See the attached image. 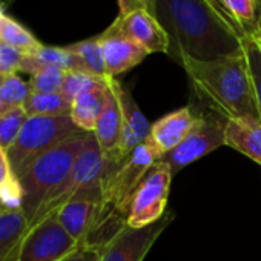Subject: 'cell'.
<instances>
[{"instance_id":"1","label":"cell","mask_w":261,"mask_h":261,"mask_svg":"<svg viewBox=\"0 0 261 261\" xmlns=\"http://www.w3.org/2000/svg\"><path fill=\"white\" fill-rule=\"evenodd\" d=\"M155 17L166 30L169 56L214 60L243 48L249 34L220 0H159Z\"/></svg>"},{"instance_id":"2","label":"cell","mask_w":261,"mask_h":261,"mask_svg":"<svg viewBox=\"0 0 261 261\" xmlns=\"http://www.w3.org/2000/svg\"><path fill=\"white\" fill-rule=\"evenodd\" d=\"M188 74L197 95L212 112L224 118H258L244 49L214 59L197 60L183 56L177 62Z\"/></svg>"},{"instance_id":"3","label":"cell","mask_w":261,"mask_h":261,"mask_svg":"<svg viewBox=\"0 0 261 261\" xmlns=\"http://www.w3.org/2000/svg\"><path fill=\"white\" fill-rule=\"evenodd\" d=\"M92 133H80L60 145L51 148L19 177L23 188V206L22 211L31 223L39 214L46 200L59 189V186L69 175L79 154L86 146Z\"/></svg>"},{"instance_id":"4","label":"cell","mask_w":261,"mask_h":261,"mask_svg":"<svg viewBox=\"0 0 261 261\" xmlns=\"http://www.w3.org/2000/svg\"><path fill=\"white\" fill-rule=\"evenodd\" d=\"M80 133L83 130L74 124L69 115H30L16 142L7 149L13 172L22 177L37 157Z\"/></svg>"},{"instance_id":"5","label":"cell","mask_w":261,"mask_h":261,"mask_svg":"<svg viewBox=\"0 0 261 261\" xmlns=\"http://www.w3.org/2000/svg\"><path fill=\"white\" fill-rule=\"evenodd\" d=\"M105 172H106V155L100 149L94 134H91V139L88 140L83 151L79 154L69 175L40 207L31 226L54 215L66 201L79 195L101 194V181Z\"/></svg>"},{"instance_id":"6","label":"cell","mask_w":261,"mask_h":261,"mask_svg":"<svg viewBox=\"0 0 261 261\" xmlns=\"http://www.w3.org/2000/svg\"><path fill=\"white\" fill-rule=\"evenodd\" d=\"M155 162L152 149L143 143L115 169L106 172L101 181L103 204L114 214L126 218L130 201Z\"/></svg>"},{"instance_id":"7","label":"cell","mask_w":261,"mask_h":261,"mask_svg":"<svg viewBox=\"0 0 261 261\" xmlns=\"http://www.w3.org/2000/svg\"><path fill=\"white\" fill-rule=\"evenodd\" d=\"M226 120L227 118L221 117L217 112L200 114L197 123L186 136V139L159 162L166 163L171 168L172 175H175L186 166L224 146Z\"/></svg>"},{"instance_id":"8","label":"cell","mask_w":261,"mask_h":261,"mask_svg":"<svg viewBox=\"0 0 261 261\" xmlns=\"http://www.w3.org/2000/svg\"><path fill=\"white\" fill-rule=\"evenodd\" d=\"M172 177L171 168L166 163L155 162L130 201L126 217V224L129 227H146L159 221L168 212L166 207Z\"/></svg>"},{"instance_id":"9","label":"cell","mask_w":261,"mask_h":261,"mask_svg":"<svg viewBox=\"0 0 261 261\" xmlns=\"http://www.w3.org/2000/svg\"><path fill=\"white\" fill-rule=\"evenodd\" d=\"M83 249L54 215L36 223L23 237L16 261H62Z\"/></svg>"},{"instance_id":"10","label":"cell","mask_w":261,"mask_h":261,"mask_svg":"<svg viewBox=\"0 0 261 261\" xmlns=\"http://www.w3.org/2000/svg\"><path fill=\"white\" fill-rule=\"evenodd\" d=\"M172 218L174 214L168 211L159 221L142 229L129 227L124 223L112 237L97 247L98 261H143Z\"/></svg>"},{"instance_id":"11","label":"cell","mask_w":261,"mask_h":261,"mask_svg":"<svg viewBox=\"0 0 261 261\" xmlns=\"http://www.w3.org/2000/svg\"><path fill=\"white\" fill-rule=\"evenodd\" d=\"M121 106H123V129L117 148L106 155V172L115 169L123 160H126L140 145H143L149 136L151 123L136 103L134 97L123 86L121 88ZM105 172V174H106Z\"/></svg>"},{"instance_id":"12","label":"cell","mask_w":261,"mask_h":261,"mask_svg":"<svg viewBox=\"0 0 261 261\" xmlns=\"http://www.w3.org/2000/svg\"><path fill=\"white\" fill-rule=\"evenodd\" d=\"M198 117L200 112H195L192 106H185L163 115L151 124L149 136L145 143L152 149L157 162L174 151L186 139Z\"/></svg>"},{"instance_id":"13","label":"cell","mask_w":261,"mask_h":261,"mask_svg":"<svg viewBox=\"0 0 261 261\" xmlns=\"http://www.w3.org/2000/svg\"><path fill=\"white\" fill-rule=\"evenodd\" d=\"M98 40L103 51L108 77L115 79L117 75L127 72L149 56L143 46L126 37L114 22L101 34H98Z\"/></svg>"},{"instance_id":"14","label":"cell","mask_w":261,"mask_h":261,"mask_svg":"<svg viewBox=\"0 0 261 261\" xmlns=\"http://www.w3.org/2000/svg\"><path fill=\"white\" fill-rule=\"evenodd\" d=\"M117 28L136 43L143 46L149 54L163 53L169 54L171 40L166 30L162 27L159 19L149 11L140 8L134 10L124 16H117L114 20Z\"/></svg>"},{"instance_id":"15","label":"cell","mask_w":261,"mask_h":261,"mask_svg":"<svg viewBox=\"0 0 261 261\" xmlns=\"http://www.w3.org/2000/svg\"><path fill=\"white\" fill-rule=\"evenodd\" d=\"M121 88L123 86L117 79L106 77V103L92 133L100 149L106 155L117 148L123 129Z\"/></svg>"},{"instance_id":"16","label":"cell","mask_w":261,"mask_h":261,"mask_svg":"<svg viewBox=\"0 0 261 261\" xmlns=\"http://www.w3.org/2000/svg\"><path fill=\"white\" fill-rule=\"evenodd\" d=\"M224 146L235 149L261 166V123L255 117L227 118Z\"/></svg>"},{"instance_id":"17","label":"cell","mask_w":261,"mask_h":261,"mask_svg":"<svg viewBox=\"0 0 261 261\" xmlns=\"http://www.w3.org/2000/svg\"><path fill=\"white\" fill-rule=\"evenodd\" d=\"M106 79L82 92L71 105V120L83 133H94L95 124L103 112L106 103Z\"/></svg>"},{"instance_id":"18","label":"cell","mask_w":261,"mask_h":261,"mask_svg":"<svg viewBox=\"0 0 261 261\" xmlns=\"http://www.w3.org/2000/svg\"><path fill=\"white\" fill-rule=\"evenodd\" d=\"M30 230L23 211H0V261H16L20 243Z\"/></svg>"},{"instance_id":"19","label":"cell","mask_w":261,"mask_h":261,"mask_svg":"<svg viewBox=\"0 0 261 261\" xmlns=\"http://www.w3.org/2000/svg\"><path fill=\"white\" fill-rule=\"evenodd\" d=\"M43 68H59L63 71H79V63L75 56L65 46H45L42 45L37 53L33 56H25L20 71L28 72L30 75L39 72Z\"/></svg>"},{"instance_id":"20","label":"cell","mask_w":261,"mask_h":261,"mask_svg":"<svg viewBox=\"0 0 261 261\" xmlns=\"http://www.w3.org/2000/svg\"><path fill=\"white\" fill-rule=\"evenodd\" d=\"M66 48L75 56L77 63H79V71L91 74L94 77H100V79L108 77L98 36L72 43Z\"/></svg>"},{"instance_id":"21","label":"cell","mask_w":261,"mask_h":261,"mask_svg":"<svg viewBox=\"0 0 261 261\" xmlns=\"http://www.w3.org/2000/svg\"><path fill=\"white\" fill-rule=\"evenodd\" d=\"M0 40L25 56H33L42 46V43L33 36L31 31L8 16L0 19Z\"/></svg>"},{"instance_id":"22","label":"cell","mask_w":261,"mask_h":261,"mask_svg":"<svg viewBox=\"0 0 261 261\" xmlns=\"http://www.w3.org/2000/svg\"><path fill=\"white\" fill-rule=\"evenodd\" d=\"M71 101L66 100L62 94H37L30 92L23 108L28 115H69L71 114Z\"/></svg>"},{"instance_id":"23","label":"cell","mask_w":261,"mask_h":261,"mask_svg":"<svg viewBox=\"0 0 261 261\" xmlns=\"http://www.w3.org/2000/svg\"><path fill=\"white\" fill-rule=\"evenodd\" d=\"M256 34L249 36L244 40L243 49H244L246 60H247V68H249V75H250V83H252L253 101H255L258 120L261 123V43H259Z\"/></svg>"},{"instance_id":"24","label":"cell","mask_w":261,"mask_h":261,"mask_svg":"<svg viewBox=\"0 0 261 261\" xmlns=\"http://www.w3.org/2000/svg\"><path fill=\"white\" fill-rule=\"evenodd\" d=\"M220 2L249 36L261 31L256 20L258 0H220Z\"/></svg>"},{"instance_id":"25","label":"cell","mask_w":261,"mask_h":261,"mask_svg":"<svg viewBox=\"0 0 261 261\" xmlns=\"http://www.w3.org/2000/svg\"><path fill=\"white\" fill-rule=\"evenodd\" d=\"M28 117L23 106L7 108L0 112V146L5 151L16 142Z\"/></svg>"},{"instance_id":"26","label":"cell","mask_w":261,"mask_h":261,"mask_svg":"<svg viewBox=\"0 0 261 261\" xmlns=\"http://www.w3.org/2000/svg\"><path fill=\"white\" fill-rule=\"evenodd\" d=\"M30 83L23 82L17 72L8 74L2 77V85H0V97L7 108L13 106H23L28 95H30Z\"/></svg>"},{"instance_id":"27","label":"cell","mask_w":261,"mask_h":261,"mask_svg":"<svg viewBox=\"0 0 261 261\" xmlns=\"http://www.w3.org/2000/svg\"><path fill=\"white\" fill-rule=\"evenodd\" d=\"M66 71L59 68H43L30 79L31 92L37 94H60Z\"/></svg>"},{"instance_id":"28","label":"cell","mask_w":261,"mask_h":261,"mask_svg":"<svg viewBox=\"0 0 261 261\" xmlns=\"http://www.w3.org/2000/svg\"><path fill=\"white\" fill-rule=\"evenodd\" d=\"M105 79L94 77V75L82 72V71H66L60 94L72 103L82 92H85V91L91 89L92 86L101 83Z\"/></svg>"},{"instance_id":"29","label":"cell","mask_w":261,"mask_h":261,"mask_svg":"<svg viewBox=\"0 0 261 261\" xmlns=\"http://www.w3.org/2000/svg\"><path fill=\"white\" fill-rule=\"evenodd\" d=\"M22 206L23 188L16 175L0 186V211H22Z\"/></svg>"},{"instance_id":"30","label":"cell","mask_w":261,"mask_h":261,"mask_svg":"<svg viewBox=\"0 0 261 261\" xmlns=\"http://www.w3.org/2000/svg\"><path fill=\"white\" fill-rule=\"evenodd\" d=\"M25 54L0 40V75H8L20 71Z\"/></svg>"},{"instance_id":"31","label":"cell","mask_w":261,"mask_h":261,"mask_svg":"<svg viewBox=\"0 0 261 261\" xmlns=\"http://www.w3.org/2000/svg\"><path fill=\"white\" fill-rule=\"evenodd\" d=\"M13 177H16V174L13 172L8 154L2 146H0V186H2L4 183H7Z\"/></svg>"},{"instance_id":"32","label":"cell","mask_w":261,"mask_h":261,"mask_svg":"<svg viewBox=\"0 0 261 261\" xmlns=\"http://www.w3.org/2000/svg\"><path fill=\"white\" fill-rule=\"evenodd\" d=\"M62 261H98V252L94 247H83Z\"/></svg>"},{"instance_id":"33","label":"cell","mask_w":261,"mask_h":261,"mask_svg":"<svg viewBox=\"0 0 261 261\" xmlns=\"http://www.w3.org/2000/svg\"><path fill=\"white\" fill-rule=\"evenodd\" d=\"M118 2V14L124 16L134 10H145V0H117Z\"/></svg>"},{"instance_id":"34","label":"cell","mask_w":261,"mask_h":261,"mask_svg":"<svg viewBox=\"0 0 261 261\" xmlns=\"http://www.w3.org/2000/svg\"><path fill=\"white\" fill-rule=\"evenodd\" d=\"M157 2L159 0H145V10L149 11L152 16L157 14Z\"/></svg>"},{"instance_id":"35","label":"cell","mask_w":261,"mask_h":261,"mask_svg":"<svg viewBox=\"0 0 261 261\" xmlns=\"http://www.w3.org/2000/svg\"><path fill=\"white\" fill-rule=\"evenodd\" d=\"M2 77L4 75H0V85H2ZM7 109V106L4 105V101H2V97H0V112H4Z\"/></svg>"},{"instance_id":"36","label":"cell","mask_w":261,"mask_h":261,"mask_svg":"<svg viewBox=\"0 0 261 261\" xmlns=\"http://www.w3.org/2000/svg\"><path fill=\"white\" fill-rule=\"evenodd\" d=\"M4 16H5V14H4V11H2V7H0V19H2Z\"/></svg>"},{"instance_id":"37","label":"cell","mask_w":261,"mask_h":261,"mask_svg":"<svg viewBox=\"0 0 261 261\" xmlns=\"http://www.w3.org/2000/svg\"><path fill=\"white\" fill-rule=\"evenodd\" d=\"M256 37H258V40H259V43H261V31H259V33L256 34Z\"/></svg>"}]
</instances>
